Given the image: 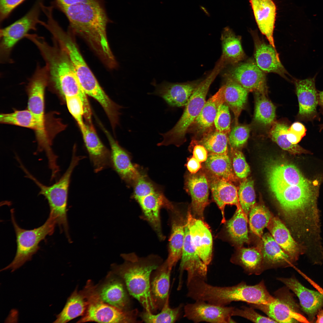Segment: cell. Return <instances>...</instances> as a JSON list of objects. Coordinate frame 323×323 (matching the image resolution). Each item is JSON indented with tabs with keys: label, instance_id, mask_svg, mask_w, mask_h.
<instances>
[{
	"label": "cell",
	"instance_id": "obj_46",
	"mask_svg": "<svg viewBox=\"0 0 323 323\" xmlns=\"http://www.w3.org/2000/svg\"><path fill=\"white\" fill-rule=\"evenodd\" d=\"M70 113L74 118L80 129L84 126V104L81 98L78 96L67 97L65 99Z\"/></svg>",
	"mask_w": 323,
	"mask_h": 323
},
{
	"label": "cell",
	"instance_id": "obj_47",
	"mask_svg": "<svg viewBox=\"0 0 323 323\" xmlns=\"http://www.w3.org/2000/svg\"><path fill=\"white\" fill-rule=\"evenodd\" d=\"M250 131L249 126L235 125L229 134L228 141L231 147L237 149L243 147L246 142Z\"/></svg>",
	"mask_w": 323,
	"mask_h": 323
},
{
	"label": "cell",
	"instance_id": "obj_8",
	"mask_svg": "<svg viewBox=\"0 0 323 323\" xmlns=\"http://www.w3.org/2000/svg\"><path fill=\"white\" fill-rule=\"evenodd\" d=\"M88 304L86 310L77 322H95L101 323L137 322L136 309L124 310L103 301L99 297L95 287L89 283L86 287Z\"/></svg>",
	"mask_w": 323,
	"mask_h": 323
},
{
	"label": "cell",
	"instance_id": "obj_53",
	"mask_svg": "<svg viewBox=\"0 0 323 323\" xmlns=\"http://www.w3.org/2000/svg\"><path fill=\"white\" fill-rule=\"evenodd\" d=\"M201 163L193 156L187 162V169L191 174L196 173L201 168Z\"/></svg>",
	"mask_w": 323,
	"mask_h": 323
},
{
	"label": "cell",
	"instance_id": "obj_23",
	"mask_svg": "<svg viewBox=\"0 0 323 323\" xmlns=\"http://www.w3.org/2000/svg\"><path fill=\"white\" fill-rule=\"evenodd\" d=\"M252 36L254 57L258 66L265 73H274L286 78L288 73L281 64L276 49L261 40L256 34L253 33Z\"/></svg>",
	"mask_w": 323,
	"mask_h": 323
},
{
	"label": "cell",
	"instance_id": "obj_57",
	"mask_svg": "<svg viewBox=\"0 0 323 323\" xmlns=\"http://www.w3.org/2000/svg\"><path fill=\"white\" fill-rule=\"evenodd\" d=\"M316 322L323 323V309H320L318 312L317 315Z\"/></svg>",
	"mask_w": 323,
	"mask_h": 323
},
{
	"label": "cell",
	"instance_id": "obj_14",
	"mask_svg": "<svg viewBox=\"0 0 323 323\" xmlns=\"http://www.w3.org/2000/svg\"><path fill=\"white\" fill-rule=\"evenodd\" d=\"M316 75L304 79H293L299 104L297 118L300 121L313 122L320 120L317 110L318 91L315 85Z\"/></svg>",
	"mask_w": 323,
	"mask_h": 323
},
{
	"label": "cell",
	"instance_id": "obj_28",
	"mask_svg": "<svg viewBox=\"0 0 323 323\" xmlns=\"http://www.w3.org/2000/svg\"><path fill=\"white\" fill-rule=\"evenodd\" d=\"M262 254L264 270L284 268L293 265V262L269 233L262 237Z\"/></svg>",
	"mask_w": 323,
	"mask_h": 323
},
{
	"label": "cell",
	"instance_id": "obj_20",
	"mask_svg": "<svg viewBox=\"0 0 323 323\" xmlns=\"http://www.w3.org/2000/svg\"><path fill=\"white\" fill-rule=\"evenodd\" d=\"M298 298L303 311L307 314L309 322H313L318 311L323 307V293L309 289L295 277L278 278Z\"/></svg>",
	"mask_w": 323,
	"mask_h": 323
},
{
	"label": "cell",
	"instance_id": "obj_2",
	"mask_svg": "<svg viewBox=\"0 0 323 323\" xmlns=\"http://www.w3.org/2000/svg\"><path fill=\"white\" fill-rule=\"evenodd\" d=\"M52 45L44 37L36 40L35 45L44 60L48 86L59 93L64 100L67 97L78 96L84 104V115H92L87 95L77 77L72 63L65 51L54 39Z\"/></svg>",
	"mask_w": 323,
	"mask_h": 323
},
{
	"label": "cell",
	"instance_id": "obj_6",
	"mask_svg": "<svg viewBox=\"0 0 323 323\" xmlns=\"http://www.w3.org/2000/svg\"><path fill=\"white\" fill-rule=\"evenodd\" d=\"M132 197L139 204L144 216L155 230L159 237L163 239L160 216L162 208L168 211L175 206L165 196L163 188L153 181L146 172L144 173L132 187Z\"/></svg>",
	"mask_w": 323,
	"mask_h": 323
},
{
	"label": "cell",
	"instance_id": "obj_33",
	"mask_svg": "<svg viewBox=\"0 0 323 323\" xmlns=\"http://www.w3.org/2000/svg\"><path fill=\"white\" fill-rule=\"evenodd\" d=\"M225 77V102L233 113L237 125L238 124L239 116L246 103L249 92L232 79Z\"/></svg>",
	"mask_w": 323,
	"mask_h": 323
},
{
	"label": "cell",
	"instance_id": "obj_15",
	"mask_svg": "<svg viewBox=\"0 0 323 323\" xmlns=\"http://www.w3.org/2000/svg\"><path fill=\"white\" fill-rule=\"evenodd\" d=\"M234 307L220 306L202 301L185 305L184 316L193 322H234L232 318Z\"/></svg>",
	"mask_w": 323,
	"mask_h": 323
},
{
	"label": "cell",
	"instance_id": "obj_25",
	"mask_svg": "<svg viewBox=\"0 0 323 323\" xmlns=\"http://www.w3.org/2000/svg\"><path fill=\"white\" fill-rule=\"evenodd\" d=\"M171 213V232L169 240L168 255L165 262L171 269L181 258L185 235L186 220L176 208Z\"/></svg>",
	"mask_w": 323,
	"mask_h": 323
},
{
	"label": "cell",
	"instance_id": "obj_42",
	"mask_svg": "<svg viewBox=\"0 0 323 323\" xmlns=\"http://www.w3.org/2000/svg\"><path fill=\"white\" fill-rule=\"evenodd\" d=\"M227 135L215 130L202 136L199 144L203 146L210 153H228Z\"/></svg>",
	"mask_w": 323,
	"mask_h": 323
},
{
	"label": "cell",
	"instance_id": "obj_30",
	"mask_svg": "<svg viewBox=\"0 0 323 323\" xmlns=\"http://www.w3.org/2000/svg\"><path fill=\"white\" fill-rule=\"evenodd\" d=\"M172 269L165 261L155 270L150 279V293L156 309L162 307L169 297Z\"/></svg>",
	"mask_w": 323,
	"mask_h": 323
},
{
	"label": "cell",
	"instance_id": "obj_41",
	"mask_svg": "<svg viewBox=\"0 0 323 323\" xmlns=\"http://www.w3.org/2000/svg\"><path fill=\"white\" fill-rule=\"evenodd\" d=\"M169 297L165 302L161 312L154 314L147 310L140 315L143 321L147 323H174L179 318L183 307L182 305L174 308H170L169 305Z\"/></svg>",
	"mask_w": 323,
	"mask_h": 323
},
{
	"label": "cell",
	"instance_id": "obj_35",
	"mask_svg": "<svg viewBox=\"0 0 323 323\" xmlns=\"http://www.w3.org/2000/svg\"><path fill=\"white\" fill-rule=\"evenodd\" d=\"M88 304L85 290L78 292L76 289L68 299L61 312L56 316L54 323H66L85 313Z\"/></svg>",
	"mask_w": 323,
	"mask_h": 323
},
{
	"label": "cell",
	"instance_id": "obj_58",
	"mask_svg": "<svg viewBox=\"0 0 323 323\" xmlns=\"http://www.w3.org/2000/svg\"><path fill=\"white\" fill-rule=\"evenodd\" d=\"M319 132H321L323 130V124H320L319 125Z\"/></svg>",
	"mask_w": 323,
	"mask_h": 323
},
{
	"label": "cell",
	"instance_id": "obj_48",
	"mask_svg": "<svg viewBox=\"0 0 323 323\" xmlns=\"http://www.w3.org/2000/svg\"><path fill=\"white\" fill-rule=\"evenodd\" d=\"M232 167L237 177L240 179H245L250 172L243 153L237 149L231 147Z\"/></svg>",
	"mask_w": 323,
	"mask_h": 323
},
{
	"label": "cell",
	"instance_id": "obj_38",
	"mask_svg": "<svg viewBox=\"0 0 323 323\" xmlns=\"http://www.w3.org/2000/svg\"><path fill=\"white\" fill-rule=\"evenodd\" d=\"M288 125L281 122H274L269 131L271 139L282 149L293 154L308 153L309 152L297 144L290 143L287 138Z\"/></svg>",
	"mask_w": 323,
	"mask_h": 323
},
{
	"label": "cell",
	"instance_id": "obj_32",
	"mask_svg": "<svg viewBox=\"0 0 323 323\" xmlns=\"http://www.w3.org/2000/svg\"><path fill=\"white\" fill-rule=\"evenodd\" d=\"M240 38L229 27L223 29L221 36L222 53L221 57L226 65L236 64L244 59L245 54Z\"/></svg>",
	"mask_w": 323,
	"mask_h": 323
},
{
	"label": "cell",
	"instance_id": "obj_44",
	"mask_svg": "<svg viewBox=\"0 0 323 323\" xmlns=\"http://www.w3.org/2000/svg\"><path fill=\"white\" fill-rule=\"evenodd\" d=\"M238 194L240 205L247 217L251 208L255 204V194L254 182L250 178H247L240 183Z\"/></svg>",
	"mask_w": 323,
	"mask_h": 323
},
{
	"label": "cell",
	"instance_id": "obj_52",
	"mask_svg": "<svg viewBox=\"0 0 323 323\" xmlns=\"http://www.w3.org/2000/svg\"><path fill=\"white\" fill-rule=\"evenodd\" d=\"M288 130L302 138L306 134L307 129L301 123L296 122L292 124L289 127Z\"/></svg>",
	"mask_w": 323,
	"mask_h": 323
},
{
	"label": "cell",
	"instance_id": "obj_17",
	"mask_svg": "<svg viewBox=\"0 0 323 323\" xmlns=\"http://www.w3.org/2000/svg\"><path fill=\"white\" fill-rule=\"evenodd\" d=\"M191 212L189 208L186 220L191 240L199 257L208 265L212 257L213 239L211 230L204 220L196 218Z\"/></svg>",
	"mask_w": 323,
	"mask_h": 323
},
{
	"label": "cell",
	"instance_id": "obj_21",
	"mask_svg": "<svg viewBox=\"0 0 323 323\" xmlns=\"http://www.w3.org/2000/svg\"><path fill=\"white\" fill-rule=\"evenodd\" d=\"M200 82L171 83L164 81L159 84L153 82V84L155 89L153 94L162 97L171 106H183L185 105Z\"/></svg>",
	"mask_w": 323,
	"mask_h": 323
},
{
	"label": "cell",
	"instance_id": "obj_4",
	"mask_svg": "<svg viewBox=\"0 0 323 323\" xmlns=\"http://www.w3.org/2000/svg\"><path fill=\"white\" fill-rule=\"evenodd\" d=\"M224 68L218 61L211 73L196 88L185 106L180 118L174 127L167 132L161 133L163 140L158 146L173 144L179 146L184 141L187 132L199 115L206 102L209 87L216 77Z\"/></svg>",
	"mask_w": 323,
	"mask_h": 323
},
{
	"label": "cell",
	"instance_id": "obj_40",
	"mask_svg": "<svg viewBox=\"0 0 323 323\" xmlns=\"http://www.w3.org/2000/svg\"><path fill=\"white\" fill-rule=\"evenodd\" d=\"M249 214L251 230L255 235L261 237L264 229L267 227L272 216L268 209L262 204H255Z\"/></svg>",
	"mask_w": 323,
	"mask_h": 323
},
{
	"label": "cell",
	"instance_id": "obj_39",
	"mask_svg": "<svg viewBox=\"0 0 323 323\" xmlns=\"http://www.w3.org/2000/svg\"><path fill=\"white\" fill-rule=\"evenodd\" d=\"M255 94V120L263 126L272 125L275 118V106L267 97V95L259 93Z\"/></svg>",
	"mask_w": 323,
	"mask_h": 323
},
{
	"label": "cell",
	"instance_id": "obj_22",
	"mask_svg": "<svg viewBox=\"0 0 323 323\" xmlns=\"http://www.w3.org/2000/svg\"><path fill=\"white\" fill-rule=\"evenodd\" d=\"M209 185L205 173L191 174L186 177L185 187L191 196V209L194 217L204 220V212L209 203Z\"/></svg>",
	"mask_w": 323,
	"mask_h": 323
},
{
	"label": "cell",
	"instance_id": "obj_31",
	"mask_svg": "<svg viewBox=\"0 0 323 323\" xmlns=\"http://www.w3.org/2000/svg\"><path fill=\"white\" fill-rule=\"evenodd\" d=\"M96 292L103 302L119 309L128 310L129 299L124 285L120 280H110Z\"/></svg>",
	"mask_w": 323,
	"mask_h": 323
},
{
	"label": "cell",
	"instance_id": "obj_16",
	"mask_svg": "<svg viewBox=\"0 0 323 323\" xmlns=\"http://www.w3.org/2000/svg\"><path fill=\"white\" fill-rule=\"evenodd\" d=\"M266 171L272 192L286 186L304 185L312 182L303 176L295 165L287 162H270L267 165Z\"/></svg>",
	"mask_w": 323,
	"mask_h": 323
},
{
	"label": "cell",
	"instance_id": "obj_49",
	"mask_svg": "<svg viewBox=\"0 0 323 323\" xmlns=\"http://www.w3.org/2000/svg\"><path fill=\"white\" fill-rule=\"evenodd\" d=\"M233 316L243 317L255 323H277L269 317L259 314L251 307H250L242 306L239 308L234 307Z\"/></svg>",
	"mask_w": 323,
	"mask_h": 323
},
{
	"label": "cell",
	"instance_id": "obj_54",
	"mask_svg": "<svg viewBox=\"0 0 323 323\" xmlns=\"http://www.w3.org/2000/svg\"><path fill=\"white\" fill-rule=\"evenodd\" d=\"M57 5L60 8L69 6L76 4L89 2L95 1H99V0H55Z\"/></svg>",
	"mask_w": 323,
	"mask_h": 323
},
{
	"label": "cell",
	"instance_id": "obj_43",
	"mask_svg": "<svg viewBox=\"0 0 323 323\" xmlns=\"http://www.w3.org/2000/svg\"><path fill=\"white\" fill-rule=\"evenodd\" d=\"M0 122L2 124L30 128L34 130L35 131L37 129L36 120L28 109L16 110L11 113H2L0 115Z\"/></svg>",
	"mask_w": 323,
	"mask_h": 323
},
{
	"label": "cell",
	"instance_id": "obj_45",
	"mask_svg": "<svg viewBox=\"0 0 323 323\" xmlns=\"http://www.w3.org/2000/svg\"><path fill=\"white\" fill-rule=\"evenodd\" d=\"M231 116L229 107L224 102L219 106L214 121L216 131L228 135L231 131Z\"/></svg>",
	"mask_w": 323,
	"mask_h": 323
},
{
	"label": "cell",
	"instance_id": "obj_1",
	"mask_svg": "<svg viewBox=\"0 0 323 323\" xmlns=\"http://www.w3.org/2000/svg\"><path fill=\"white\" fill-rule=\"evenodd\" d=\"M60 9L72 30L84 38L108 65L114 66L115 60L106 33L107 18L100 2L78 3Z\"/></svg>",
	"mask_w": 323,
	"mask_h": 323
},
{
	"label": "cell",
	"instance_id": "obj_3",
	"mask_svg": "<svg viewBox=\"0 0 323 323\" xmlns=\"http://www.w3.org/2000/svg\"><path fill=\"white\" fill-rule=\"evenodd\" d=\"M124 262L114 265V271L124 282L128 292L137 299L145 310L152 313L156 310L150 290L151 275L162 263L158 256L140 258L135 254H124Z\"/></svg>",
	"mask_w": 323,
	"mask_h": 323
},
{
	"label": "cell",
	"instance_id": "obj_13",
	"mask_svg": "<svg viewBox=\"0 0 323 323\" xmlns=\"http://www.w3.org/2000/svg\"><path fill=\"white\" fill-rule=\"evenodd\" d=\"M224 77L234 80L249 92L267 94L265 73L253 61L233 65L225 73Z\"/></svg>",
	"mask_w": 323,
	"mask_h": 323
},
{
	"label": "cell",
	"instance_id": "obj_18",
	"mask_svg": "<svg viewBox=\"0 0 323 323\" xmlns=\"http://www.w3.org/2000/svg\"><path fill=\"white\" fill-rule=\"evenodd\" d=\"M184 242L179 268V283L178 290L182 285V277L184 271L187 274V281L198 277L206 280L207 265L201 260L197 254L191 240L188 226L185 221Z\"/></svg>",
	"mask_w": 323,
	"mask_h": 323
},
{
	"label": "cell",
	"instance_id": "obj_50",
	"mask_svg": "<svg viewBox=\"0 0 323 323\" xmlns=\"http://www.w3.org/2000/svg\"><path fill=\"white\" fill-rule=\"evenodd\" d=\"M24 0H0L1 22L5 19L11 12Z\"/></svg>",
	"mask_w": 323,
	"mask_h": 323
},
{
	"label": "cell",
	"instance_id": "obj_56",
	"mask_svg": "<svg viewBox=\"0 0 323 323\" xmlns=\"http://www.w3.org/2000/svg\"><path fill=\"white\" fill-rule=\"evenodd\" d=\"M318 105L320 112L323 115V91H318Z\"/></svg>",
	"mask_w": 323,
	"mask_h": 323
},
{
	"label": "cell",
	"instance_id": "obj_34",
	"mask_svg": "<svg viewBox=\"0 0 323 323\" xmlns=\"http://www.w3.org/2000/svg\"><path fill=\"white\" fill-rule=\"evenodd\" d=\"M233 263L241 266L249 275H259L264 271L260 250L255 248H241L232 258Z\"/></svg>",
	"mask_w": 323,
	"mask_h": 323
},
{
	"label": "cell",
	"instance_id": "obj_26",
	"mask_svg": "<svg viewBox=\"0 0 323 323\" xmlns=\"http://www.w3.org/2000/svg\"><path fill=\"white\" fill-rule=\"evenodd\" d=\"M224 85L206 101L199 115L191 125L195 132L202 136L212 131L214 123L220 106L225 102Z\"/></svg>",
	"mask_w": 323,
	"mask_h": 323
},
{
	"label": "cell",
	"instance_id": "obj_7",
	"mask_svg": "<svg viewBox=\"0 0 323 323\" xmlns=\"http://www.w3.org/2000/svg\"><path fill=\"white\" fill-rule=\"evenodd\" d=\"M10 213L16 235V251L12 262L1 270L10 269L13 272L31 260L33 255L39 249L40 242L48 235L53 234L56 223L54 218L49 215L41 226L33 229H25L20 227L16 223L13 209Z\"/></svg>",
	"mask_w": 323,
	"mask_h": 323
},
{
	"label": "cell",
	"instance_id": "obj_36",
	"mask_svg": "<svg viewBox=\"0 0 323 323\" xmlns=\"http://www.w3.org/2000/svg\"><path fill=\"white\" fill-rule=\"evenodd\" d=\"M225 224L227 235L234 244L241 246L249 242L247 216L240 205L237 206L233 216Z\"/></svg>",
	"mask_w": 323,
	"mask_h": 323
},
{
	"label": "cell",
	"instance_id": "obj_12",
	"mask_svg": "<svg viewBox=\"0 0 323 323\" xmlns=\"http://www.w3.org/2000/svg\"><path fill=\"white\" fill-rule=\"evenodd\" d=\"M111 147L112 167L127 187H133L146 171L133 163L132 157L105 129H103Z\"/></svg>",
	"mask_w": 323,
	"mask_h": 323
},
{
	"label": "cell",
	"instance_id": "obj_24",
	"mask_svg": "<svg viewBox=\"0 0 323 323\" xmlns=\"http://www.w3.org/2000/svg\"><path fill=\"white\" fill-rule=\"evenodd\" d=\"M249 1L259 29L275 48L273 36L276 11L275 3L272 0Z\"/></svg>",
	"mask_w": 323,
	"mask_h": 323
},
{
	"label": "cell",
	"instance_id": "obj_19",
	"mask_svg": "<svg viewBox=\"0 0 323 323\" xmlns=\"http://www.w3.org/2000/svg\"><path fill=\"white\" fill-rule=\"evenodd\" d=\"M80 130L95 172L112 167L111 152L100 141L92 123L85 122Z\"/></svg>",
	"mask_w": 323,
	"mask_h": 323
},
{
	"label": "cell",
	"instance_id": "obj_9",
	"mask_svg": "<svg viewBox=\"0 0 323 323\" xmlns=\"http://www.w3.org/2000/svg\"><path fill=\"white\" fill-rule=\"evenodd\" d=\"M39 9L36 5L24 16L0 31V61L2 64L11 63V57L14 47L31 30L36 31L40 22Z\"/></svg>",
	"mask_w": 323,
	"mask_h": 323
},
{
	"label": "cell",
	"instance_id": "obj_51",
	"mask_svg": "<svg viewBox=\"0 0 323 323\" xmlns=\"http://www.w3.org/2000/svg\"><path fill=\"white\" fill-rule=\"evenodd\" d=\"M208 152L203 146L197 144L194 148L193 156L200 162H205L208 158Z\"/></svg>",
	"mask_w": 323,
	"mask_h": 323
},
{
	"label": "cell",
	"instance_id": "obj_10",
	"mask_svg": "<svg viewBox=\"0 0 323 323\" xmlns=\"http://www.w3.org/2000/svg\"><path fill=\"white\" fill-rule=\"evenodd\" d=\"M275 300L265 304H249L259 309L277 323L309 322L300 313L299 306L286 286L274 293Z\"/></svg>",
	"mask_w": 323,
	"mask_h": 323
},
{
	"label": "cell",
	"instance_id": "obj_55",
	"mask_svg": "<svg viewBox=\"0 0 323 323\" xmlns=\"http://www.w3.org/2000/svg\"><path fill=\"white\" fill-rule=\"evenodd\" d=\"M287 138L288 141L293 144H297L302 139V137L287 130Z\"/></svg>",
	"mask_w": 323,
	"mask_h": 323
},
{
	"label": "cell",
	"instance_id": "obj_27",
	"mask_svg": "<svg viewBox=\"0 0 323 323\" xmlns=\"http://www.w3.org/2000/svg\"><path fill=\"white\" fill-rule=\"evenodd\" d=\"M275 240L294 263L305 253L301 246L292 236L288 229L278 217L272 216L267 226Z\"/></svg>",
	"mask_w": 323,
	"mask_h": 323
},
{
	"label": "cell",
	"instance_id": "obj_37",
	"mask_svg": "<svg viewBox=\"0 0 323 323\" xmlns=\"http://www.w3.org/2000/svg\"><path fill=\"white\" fill-rule=\"evenodd\" d=\"M205 162L206 167L214 176L231 182L236 181L237 177L228 153H210Z\"/></svg>",
	"mask_w": 323,
	"mask_h": 323
},
{
	"label": "cell",
	"instance_id": "obj_5",
	"mask_svg": "<svg viewBox=\"0 0 323 323\" xmlns=\"http://www.w3.org/2000/svg\"><path fill=\"white\" fill-rule=\"evenodd\" d=\"M74 149L71 161L66 172L55 183L50 186L45 185L33 176L22 163L20 167L26 176L32 180L40 189L39 194L44 196L49 205V214L55 219L56 224L60 230L63 231L67 237L69 236L67 216V203L68 191L71 176L74 169L79 161L85 158V156H76Z\"/></svg>",
	"mask_w": 323,
	"mask_h": 323
},
{
	"label": "cell",
	"instance_id": "obj_11",
	"mask_svg": "<svg viewBox=\"0 0 323 323\" xmlns=\"http://www.w3.org/2000/svg\"><path fill=\"white\" fill-rule=\"evenodd\" d=\"M48 86L45 66L37 65L27 88L28 95V109L32 114L37 123L36 133L40 135L46 134L45 116V90Z\"/></svg>",
	"mask_w": 323,
	"mask_h": 323
},
{
	"label": "cell",
	"instance_id": "obj_29",
	"mask_svg": "<svg viewBox=\"0 0 323 323\" xmlns=\"http://www.w3.org/2000/svg\"><path fill=\"white\" fill-rule=\"evenodd\" d=\"M209 185L213 199L221 212L222 223H225L226 206L234 205L237 207L240 205L237 189L232 182L214 176Z\"/></svg>",
	"mask_w": 323,
	"mask_h": 323
}]
</instances>
